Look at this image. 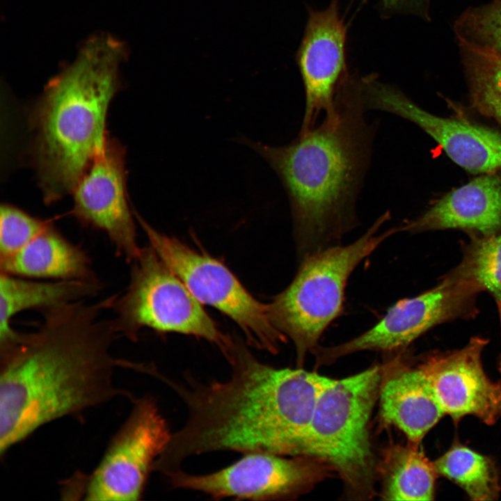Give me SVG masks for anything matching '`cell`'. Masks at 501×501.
<instances>
[{
  "label": "cell",
  "instance_id": "6da1fadb",
  "mask_svg": "<svg viewBox=\"0 0 501 501\" xmlns=\"http://www.w3.org/2000/svg\"><path fill=\"white\" fill-rule=\"evenodd\" d=\"M115 295L85 299L43 311L28 333L0 346V453L3 456L42 426L119 396L115 368L129 364L112 355L122 337L113 319L103 317Z\"/></svg>",
  "mask_w": 501,
  "mask_h": 501
},
{
  "label": "cell",
  "instance_id": "7a4b0ae2",
  "mask_svg": "<svg viewBox=\"0 0 501 501\" xmlns=\"http://www.w3.org/2000/svg\"><path fill=\"white\" fill-rule=\"evenodd\" d=\"M360 80L340 88L335 110L289 144L240 138L270 165L287 193L303 257L333 246L356 224L355 204L369 166L374 127L365 121Z\"/></svg>",
  "mask_w": 501,
  "mask_h": 501
},
{
  "label": "cell",
  "instance_id": "3957f363",
  "mask_svg": "<svg viewBox=\"0 0 501 501\" xmlns=\"http://www.w3.org/2000/svg\"><path fill=\"white\" fill-rule=\"evenodd\" d=\"M127 56L120 40L94 35L49 81L33 106V162L45 203L73 193L103 149L108 107L120 88V67Z\"/></svg>",
  "mask_w": 501,
  "mask_h": 501
},
{
  "label": "cell",
  "instance_id": "277c9868",
  "mask_svg": "<svg viewBox=\"0 0 501 501\" xmlns=\"http://www.w3.org/2000/svg\"><path fill=\"white\" fill-rule=\"evenodd\" d=\"M381 379L379 365L343 379L328 378L301 446L300 456L319 459L339 475L349 500L376 494L378 470L369 424Z\"/></svg>",
  "mask_w": 501,
  "mask_h": 501
},
{
  "label": "cell",
  "instance_id": "5b68a950",
  "mask_svg": "<svg viewBox=\"0 0 501 501\" xmlns=\"http://www.w3.org/2000/svg\"><path fill=\"white\" fill-rule=\"evenodd\" d=\"M379 216L359 239L347 246L334 245L305 255L294 280L268 305L274 326L294 343L296 365L302 367L307 353L317 347L326 327L342 312L349 277L360 264L392 234H380L390 218Z\"/></svg>",
  "mask_w": 501,
  "mask_h": 501
},
{
  "label": "cell",
  "instance_id": "8992f818",
  "mask_svg": "<svg viewBox=\"0 0 501 501\" xmlns=\"http://www.w3.org/2000/svg\"><path fill=\"white\" fill-rule=\"evenodd\" d=\"M129 284L116 295L111 308L117 331L133 342L143 328L175 332L214 344L226 358L234 339L222 333L201 303L151 246L132 262Z\"/></svg>",
  "mask_w": 501,
  "mask_h": 501
},
{
  "label": "cell",
  "instance_id": "52a82bcc",
  "mask_svg": "<svg viewBox=\"0 0 501 501\" xmlns=\"http://www.w3.org/2000/svg\"><path fill=\"white\" fill-rule=\"evenodd\" d=\"M150 246L201 303L231 318L248 345L275 354L287 337L272 324L268 305L255 299L221 262L154 230L136 211Z\"/></svg>",
  "mask_w": 501,
  "mask_h": 501
},
{
  "label": "cell",
  "instance_id": "ba28073f",
  "mask_svg": "<svg viewBox=\"0 0 501 501\" xmlns=\"http://www.w3.org/2000/svg\"><path fill=\"white\" fill-rule=\"evenodd\" d=\"M132 411L99 465L82 475L85 500L135 501L143 495L153 463L172 433L152 395L134 398Z\"/></svg>",
  "mask_w": 501,
  "mask_h": 501
},
{
  "label": "cell",
  "instance_id": "9c48e42d",
  "mask_svg": "<svg viewBox=\"0 0 501 501\" xmlns=\"http://www.w3.org/2000/svg\"><path fill=\"white\" fill-rule=\"evenodd\" d=\"M221 470L204 475L182 468L165 476L172 488L202 492L212 499L289 500L306 493L333 471L321 461L252 452Z\"/></svg>",
  "mask_w": 501,
  "mask_h": 501
},
{
  "label": "cell",
  "instance_id": "30bf717a",
  "mask_svg": "<svg viewBox=\"0 0 501 501\" xmlns=\"http://www.w3.org/2000/svg\"><path fill=\"white\" fill-rule=\"evenodd\" d=\"M480 291L474 283L450 273L433 289L397 301L360 335L335 346H317L312 351L316 365H330L361 351H401L433 326L472 314L475 296Z\"/></svg>",
  "mask_w": 501,
  "mask_h": 501
},
{
  "label": "cell",
  "instance_id": "8fae6325",
  "mask_svg": "<svg viewBox=\"0 0 501 501\" xmlns=\"http://www.w3.org/2000/svg\"><path fill=\"white\" fill-rule=\"evenodd\" d=\"M365 109L388 112L413 122L442 147L456 164L471 173L501 168V133L424 110L399 89L373 77L361 79Z\"/></svg>",
  "mask_w": 501,
  "mask_h": 501
},
{
  "label": "cell",
  "instance_id": "7c38bea8",
  "mask_svg": "<svg viewBox=\"0 0 501 501\" xmlns=\"http://www.w3.org/2000/svg\"><path fill=\"white\" fill-rule=\"evenodd\" d=\"M125 164V148L107 136L73 191L72 213L83 225L104 232L117 253L132 262L141 248L127 203Z\"/></svg>",
  "mask_w": 501,
  "mask_h": 501
},
{
  "label": "cell",
  "instance_id": "4fadbf2b",
  "mask_svg": "<svg viewBox=\"0 0 501 501\" xmlns=\"http://www.w3.org/2000/svg\"><path fill=\"white\" fill-rule=\"evenodd\" d=\"M346 27L337 0L321 11L310 10L296 54L305 90L301 131L317 125L321 112L332 114L339 88L349 77L346 63Z\"/></svg>",
  "mask_w": 501,
  "mask_h": 501
},
{
  "label": "cell",
  "instance_id": "5bb4252c",
  "mask_svg": "<svg viewBox=\"0 0 501 501\" xmlns=\"http://www.w3.org/2000/svg\"><path fill=\"white\" fill-rule=\"evenodd\" d=\"M487 342L473 337L461 349L429 356L420 365L443 413L455 423L473 415L491 425L501 418V383L487 376L481 360Z\"/></svg>",
  "mask_w": 501,
  "mask_h": 501
},
{
  "label": "cell",
  "instance_id": "9a60e30c",
  "mask_svg": "<svg viewBox=\"0 0 501 501\" xmlns=\"http://www.w3.org/2000/svg\"><path fill=\"white\" fill-rule=\"evenodd\" d=\"M379 399L382 421L414 444L445 415L420 366L408 365L400 356L382 367Z\"/></svg>",
  "mask_w": 501,
  "mask_h": 501
},
{
  "label": "cell",
  "instance_id": "2e32d148",
  "mask_svg": "<svg viewBox=\"0 0 501 501\" xmlns=\"http://www.w3.org/2000/svg\"><path fill=\"white\" fill-rule=\"evenodd\" d=\"M401 230L418 232L431 230H475L484 236L501 232V181L486 174L458 187L436 201Z\"/></svg>",
  "mask_w": 501,
  "mask_h": 501
},
{
  "label": "cell",
  "instance_id": "e0dca14e",
  "mask_svg": "<svg viewBox=\"0 0 501 501\" xmlns=\"http://www.w3.org/2000/svg\"><path fill=\"white\" fill-rule=\"evenodd\" d=\"M1 272L31 278L97 281L86 253L51 223L14 255L0 260Z\"/></svg>",
  "mask_w": 501,
  "mask_h": 501
},
{
  "label": "cell",
  "instance_id": "ac0fdd59",
  "mask_svg": "<svg viewBox=\"0 0 501 501\" xmlns=\"http://www.w3.org/2000/svg\"><path fill=\"white\" fill-rule=\"evenodd\" d=\"M101 289L100 280H51L37 281L1 272L0 346L15 340L20 333L11 326L20 312H41L94 296Z\"/></svg>",
  "mask_w": 501,
  "mask_h": 501
},
{
  "label": "cell",
  "instance_id": "d6986e66",
  "mask_svg": "<svg viewBox=\"0 0 501 501\" xmlns=\"http://www.w3.org/2000/svg\"><path fill=\"white\" fill-rule=\"evenodd\" d=\"M420 444L395 445L385 452L379 466L381 498L385 500H432L438 476Z\"/></svg>",
  "mask_w": 501,
  "mask_h": 501
},
{
  "label": "cell",
  "instance_id": "ffe728a7",
  "mask_svg": "<svg viewBox=\"0 0 501 501\" xmlns=\"http://www.w3.org/2000/svg\"><path fill=\"white\" fill-rule=\"evenodd\" d=\"M433 463L438 476L460 486L471 500L498 498L501 490L499 472L491 457L455 441Z\"/></svg>",
  "mask_w": 501,
  "mask_h": 501
},
{
  "label": "cell",
  "instance_id": "44dd1931",
  "mask_svg": "<svg viewBox=\"0 0 501 501\" xmlns=\"http://www.w3.org/2000/svg\"><path fill=\"white\" fill-rule=\"evenodd\" d=\"M459 45L472 105L501 125V56Z\"/></svg>",
  "mask_w": 501,
  "mask_h": 501
},
{
  "label": "cell",
  "instance_id": "7402d4cb",
  "mask_svg": "<svg viewBox=\"0 0 501 501\" xmlns=\"http://www.w3.org/2000/svg\"><path fill=\"white\" fill-rule=\"evenodd\" d=\"M450 274L474 283L501 301V232L473 239Z\"/></svg>",
  "mask_w": 501,
  "mask_h": 501
},
{
  "label": "cell",
  "instance_id": "603a6c76",
  "mask_svg": "<svg viewBox=\"0 0 501 501\" xmlns=\"http://www.w3.org/2000/svg\"><path fill=\"white\" fill-rule=\"evenodd\" d=\"M454 31L459 44L501 56V0L470 7L456 19Z\"/></svg>",
  "mask_w": 501,
  "mask_h": 501
},
{
  "label": "cell",
  "instance_id": "cb8c5ba5",
  "mask_svg": "<svg viewBox=\"0 0 501 501\" xmlns=\"http://www.w3.org/2000/svg\"><path fill=\"white\" fill-rule=\"evenodd\" d=\"M51 223L33 216L13 205L4 204L0 212V260L28 244Z\"/></svg>",
  "mask_w": 501,
  "mask_h": 501
},
{
  "label": "cell",
  "instance_id": "d4e9b609",
  "mask_svg": "<svg viewBox=\"0 0 501 501\" xmlns=\"http://www.w3.org/2000/svg\"><path fill=\"white\" fill-rule=\"evenodd\" d=\"M417 0H382L383 5L390 9H400L413 4Z\"/></svg>",
  "mask_w": 501,
  "mask_h": 501
},
{
  "label": "cell",
  "instance_id": "484cf974",
  "mask_svg": "<svg viewBox=\"0 0 501 501\" xmlns=\"http://www.w3.org/2000/svg\"><path fill=\"white\" fill-rule=\"evenodd\" d=\"M497 303H498V306L499 314H500V323H501V301H497ZM499 370L501 374V357H500V363H499Z\"/></svg>",
  "mask_w": 501,
  "mask_h": 501
}]
</instances>
